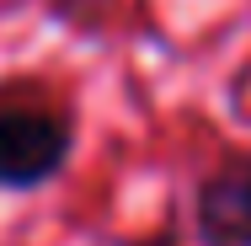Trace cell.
Returning <instances> with one entry per match:
<instances>
[{"mask_svg": "<svg viewBox=\"0 0 251 246\" xmlns=\"http://www.w3.org/2000/svg\"><path fill=\"white\" fill-rule=\"evenodd\" d=\"M75 161L70 107L32 86L0 91V193H38Z\"/></svg>", "mask_w": 251, "mask_h": 246, "instance_id": "1", "label": "cell"}, {"mask_svg": "<svg viewBox=\"0 0 251 246\" xmlns=\"http://www.w3.org/2000/svg\"><path fill=\"white\" fill-rule=\"evenodd\" d=\"M43 11H49L59 27H70V32H101L107 27V16L118 11V0H43Z\"/></svg>", "mask_w": 251, "mask_h": 246, "instance_id": "3", "label": "cell"}, {"mask_svg": "<svg viewBox=\"0 0 251 246\" xmlns=\"http://www.w3.org/2000/svg\"><path fill=\"white\" fill-rule=\"evenodd\" d=\"M198 246H251V150L225 155L193 193Z\"/></svg>", "mask_w": 251, "mask_h": 246, "instance_id": "2", "label": "cell"}]
</instances>
